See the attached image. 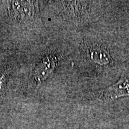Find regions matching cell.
I'll return each mask as SVG.
<instances>
[{
	"label": "cell",
	"instance_id": "1",
	"mask_svg": "<svg viewBox=\"0 0 129 129\" xmlns=\"http://www.w3.org/2000/svg\"><path fill=\"white\" fill-rule=\"evenodd\" d=\"M81 48L87 59L99 65H107L112 61L107 48L99 43H90L82 41Z\"/></svg>",
	"mask_w": 129,
	"mask_h": 129
},
{
	"label": "cell",
	"instance_id": "2",
	"mask_svg": "<svg viewBox=\"0 0 129 129\" xmlns=\"http://www.w3.org/2000/svg\"><path fill=\"white\" fill-rule=\"evenodd\" d=\"M124 96H129V75H122L115 83L102 91L99 99L112 101Z\"/></svg>",
	"mask_w": 129,
	"mask_h": 129
},
{
	"label": "cell",
	"instance_id": "3",
	"mask_svg": "<svg viewBox=\"0 0 129 129\" xmlns=\"http://www.w3.org/2000/svg\"><path fill=\"white\" fill-rule=\"evenodd\" d=\"M10 13L14 19L21 22H27L33 18L35 9L32 1H10Z\"/></svg>",
	"mask_w": 129,
	"mask_h": 129
},
{
	"label": "cell",
	"instance_id": "4",
	"mask_svg": "<svg viewBox=\"0 0 129 129\" xmlns=\"http://www.w3.org/2000/svg\"><path fill=\"white\" fill-rule=\"evenodd\" d=\"M58 59L54 54L44 56L37 64L34 71V77L37 83L40 84L48 78L57 67Z\"/></svg>",
	"mask_w": 129,
	"mask_h": 129
},
{
	"label": "cell",
	"instance_id": "5",
	"mask_svg": "<svg viewBox=\"0 0 129 129\" xmlns=\"http://www.w3.org/2000/svg\"><path fill=\"white\" fill-rule=\"evenodd\" d=\"M63 10L67 16L74 19H81L86 14L87 3L85 1H61Z\"/></svg>",
	"mask_w": 129,
	"mask_h": 129
},
{
	"label": "cell",
	"instance_id": "6",
	"mask_svg": "<svg viewBox=\"0 0 129 129\" xmlns=\"http://www.w3.org/2000/svg\"><path fill=\"white\" fill-rule=\"evenodd\" d=\"M8 75H9L8 71H6L0 76V96L4 93L5 90H6Z\"/></svg>",
	"mask_w": 129,
	"mask_h": 129
}]
</instances>
